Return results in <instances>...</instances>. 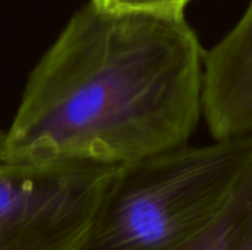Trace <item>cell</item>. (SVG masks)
I'll return each mask as SVG.
<instances>
[{
  "mask_svg": "<svg viewBox=\"0 0 252 250\" xmlns=\"http://www.w3.org/2000/svg\"><path fill=\"white\" fill-rule=\"evenodd\" d=\"M204 60L183 13L90 0L32 69L6 131L9 164H127L188 144Z\"/></svg>",
  "mask_w": 252,
  "mask_h": 250,
  "instance_id": "1",
  "label": "cell"
},
{
  "mask_svg": "<svg viewBox=\"0 0 252 250\" xmlns=\"http://www.w3.org/2000/svg\"><path fill=\"white\" fill-rule=\"evenodd\" d=\"M252 159V134L121 164L77 250H167L227 200Z\"/></svg>",
  "mask_w": 252,
  "mask_h": 250,
  "instance_id": "2",
  "label": "cell"
},
{
  "mask_svg": "<svg viewBox=\"0 0 252 250\" xmlns=\"http://www.w3.org/2000/svg\"><path fill=\"white\" fill-rule=\"evenodd\" d=\"M118 167L65 161L0 168V250H77Z\"/></svg>",
  "mask_w": 252,
  "mask_h": 250,
  "instance_id": "3",
  "label": "cell"
},
{
  "mask_svg": "<svg viewBox=\"0 0 252 250\" xmlns=\"http://www.w3.org/2000/svg\"><path fill=\"white\" fill-rule=\"evenodd\" d=\"M202 113L216 140L252 134V0L204 60Z\"/></svg>",
  "mask_w": 252,
  "mask_h": 250,
  "instance_id": "4",
  "label": "cell"
},
{
  "mask_svg": "<svg viewBox=\"0 0 252 250\" xmlns=\"http://www.w3.org/2000/svg\"><path fill=\"white\" fill-rule=\"evenodd\" d=\"M167 250H252V159L217 214Z\"/></svg>",
  "mask_w": 252,
  "mask_h": 250,
  "instance_id": "5",
  "label": "cell"
},
{
  "mask_svg": "<svg viewBox=\"0 0 252 250\" xmlns=\"http://www.w3.org/2000/svg\"><path fill=\"white\" fill-rule=\"evenodd\" d=\"M97 3L112 9H136L164 13H183L185 6L190 0H96Z\"/></svg>",
  "mask_w": 252,
  "mask_h": 250,
  "instance_id": "6",
  "label": "cell"
},
{
  "mask_svg": "<svg viewBox=\"0 0 252 250\" xmlns=\"http://www.w3.org/2000/svg\"><path fill=\"white\" fill-rule=\"evenodd\" d=\"M10 165L6 158V131L0 128V168Z\"/></svg>",
  "mask_w": 252,
  "mask_h": 250,
  "instance_id": "7",
  "label": "cell"
}]
</instances>
